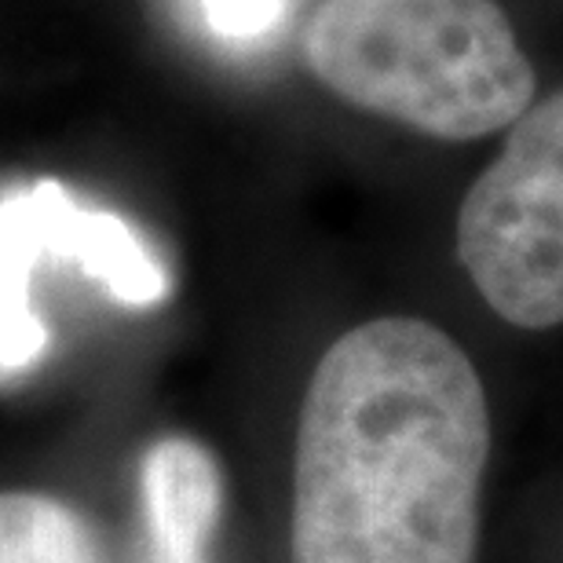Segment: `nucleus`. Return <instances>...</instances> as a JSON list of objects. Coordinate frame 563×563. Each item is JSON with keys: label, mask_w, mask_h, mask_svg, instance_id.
<instances>
[{"label": "nucleus", "mask_w": 563, "mask_h": 563, "mask_svg": "<svg viewBox=\"0 0 563 563\" xmlns=\"http://www.w3.org/2000/svg\"><path fill=\"white\" fill-rule=\"evenodd\" d=\"M490 457L483 380L454 336L388 314L325 347L292 454V563H476Z\"/></svg>", "instance_id": "1"}, {"label": "nucleus", "mask_w": 563, "mask_h": 563, "mask_svg": "<svg viewBox=\"0 0 563 563\" xmlns=\"http://www.w3.org/2000/svg\"><path fill=\"white\" fill-rule=\"evenodd\" d=\"M303 63L344 103L454 143L509 129L534 99L494 0H319Z\"/></svg>", "instance_id": "2"}, {"label": "nucleus", "mask_w": 563, "mask_h": 563, "mask_svg": "<svg viewBox=\"0 0 563 563\" xmlns=\"http://www.w3.org/2000/svg\"><path fill=\"white\" fill-rule=\"evenodd\" d=\"M457 256L498 319L520 330L563 322V88L512 121L468 187Z\"/></svg>", "instance_id": "3"}, {"label": "nucleus", "mask_w": 563, "mask_h": 563, "mask_svg": "<svg viewBox=\"0 0 563 563\" xmlns=\"http://www.w3.org/2000/svg\"><path fill=\"white\" fill-rule=\"evenodd\" d=\"M41 264H70L129 308L168 297V272L125 220L85 209L55 179L0 198V380L19 377L48 352V325L33 311Z\"/></svg>", "instance_id": "4"}, {"label": "nucleus", "mask_w": 563, "mask_h": 563, "mask_svg": "<svg viewBox=\"0 0 563 563\" xmlns=\"http://www.w3.org/2000/svg\"><path fill=\"white\" fill-rule=\"evenodd\" d=\"M140 494L154 563H206L223 512V472L212 450L162 435L143 454Z\"/></svg>", "instance_id": "5"}, {"label": "nucleus", "mask_w": 563, "mask_h": 563, "mask_svg": "<svg viewBox=\"0 0 563 563\" xmlns=\"http://www.w3.org/2000/svg\"><path fill=\"white\" fill-rule=\"evenodd\" d=\"M0 563H103V553L70 501L41 490H0Z\"/></svg>", "instance_id": "6"}, {"label": "nucleus", "mask_w": 563, "mask_h": 563, "mask_svg": "<svg viewBox=\"0 0 563 563\" xmlns=\"http://www.w3.org/2000/svg\"><path fill=\"white\" fill-rule=\"evenodd\" d=\"M201 11L220 37L250 41L275 30V22L286 11V0H201Z\"/></svg>", "instance_id": "7"}]
</instances>
